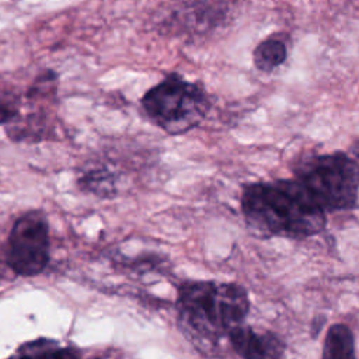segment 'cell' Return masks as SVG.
Listing matches in <instances>:
<instances>
[{
    "instance_id": "8",
    "label": "cell",
    "mask_w": 359,
    "mask_h": 359,
    "mask_svg": "<svg viewBox=\"0 0 359 359\" xmlns=\"http://www.w3.org/2000/svg\"><path fill=\"white\" fill-rule=\"evenodd\" d=\"M321 359H356L353 334L348 325L334 324L328 328Z\"/></svg>"
},
{
    "instance_id": "2",
    "label": "cell",
    "mask_w": 359,
    "mask_h": 359,
    "mask_svg": "<svg viewBox=\"0 0 359 359\" xmlns=\"http://www.w3.org/2000/svg\"><path fill=\"white\" fill-rule=\"evenodd\" d=\"M177 309L187 331L215 341L243 325L250 299L245 287L234 282L188 280L178 289Z\"/></svg>"
},
{
    "instance_id": "12",
    "label": "cell",
    "mask_w": 359,
    "mask_h": 359,
    "mask_svg": "<svg viewBox=\"0 0 359 359\" xmlns=\"http://www.w3.org/2000/svg\"><path fill=\"white\" fill-rule=\"evenodd\" d=\"M351 150H352V153H353V156L356 157V158H359V139H356L355 142H353V144H352V147H351Z\"/></svg>"
},
{
    "instance_id": "1",
    "label": "cell",
    "mask_w": 359,
    "mask_h": 359,
    "mask_svg": "<svg viewBox=\"0 0 359 359\" xmlns=\"http://www.w3.org/2000/svg\"><path fill=\"white\" fill-rule=\"evenodd\" d=\"M240 208L248 230L261 238L304 240L327 224L325 210L296 180L251 182L241 192Z\"/></svg>"
},
{
    "instance_id": "10",
    "label": "cell",
    "mask_w": 359,
    "mask_h": 359,
    "mask_svg": "<svg viewBox=\"0 0 359 359\" xmlns=\"http://www.w3.org/2000/svg\"><path fill=\"white\" fill-rule=\"evenodd\" d=\"M8 359H80L77 351L72 348H57L55 342L38 341L28 344L22 352Z\"/></svg>"
},
{
    "instance_id": "6",
    "label": "cell",
    "mask_w": 359,
    "mask_h": 359,
    "mask_svg": "<svg viewBox=\"0 0 359 359\" xmlns=\"http://www.w3.org/2000/svg\"><path fill=\"white\" fill-rule=\"evenodd\" d=\"M233 349L243 359H282L285 344L269 331L257 332L251 327L238 325L229 332Z\"/></svg>"
},
{
    "instance_id": "5",
    "label": "cell",
    "mask_w": 359,
    "mask_h": 359,
    "mask_svg": "<svg viewBox=\"0 0 359 359\" xmlns=\"http://www.w3.org/2000/svg\"><path fill=\"white\" fill-rule=\"evenodd\" d=\"M50 258L49 224L43 212L28 210L20 215L8 234L6 262L20 276L43 272Z\"/></svg>"
},
{
    "instance_id": "7",
    "label": "cell",
    "mask_w": 359,
    "mask_h": 359,
    "mask_svg": "<svg viewBox=\"0 0 359 359\" xmlns=\"http://www.w3.org/2000/svg\"><path fill=\"white\" fill-rule=\"evenodd\" d=\"M287 59V45L286 42L275 35H271L254 48L252 63L257 70L264 73H271L276 67L282 66Z\"/></svg>"
},
{
    "instance_id": "9",
    "label": "cell",
    "mask_w": 359,
    "mask_h": 359,
    "mask_svg": "<svg viewBox=\"0 0 359 359\" xmlns=\"http://www.w3.org/2000/svg\"><path fill=\"white\" fill-rule=\"evenodd\" d=\"M116 177L114 172H111L108 168H91L87 170L79 180V184L83 189H87L88 192H93L102 198H111L114 196L116 188H115Z\"/></svg>"
},
{
    "instance_id": "11",
    "label": "cell",
    "mask_w": 359,
    "mask_h": 359,
    "mask_svg": "<svg viewBox=\"0 0 359 359\" xmlns=\"http://www.w3.org/2000/svg\"><path fill=\"white\" fill-rule=\"evenodd\" d=\"M15 114L17 111L11 105L0 102V125L4 122H8L13 116H15Z\"/></svg>"
},
{
    "instance_id": "4",
    "label": "cell",
    "mask_w": 359,
    "mask_h": 359,
    "mask_svg": "<svg viewBox=\"0 0 359 359\" xmlns=\"http://www.w3.org/2000/svg\"><path fill=\"white\" fill-rule=\"evenodd\" d=\"M140 105L146 116L161 130L168 135H184L206 118L210 100L198 83L170 73L143 94Z\"/></svg>"
},
{
    "instance_id": "3",
    "label": "cell",
    "mask_w": 359,
    "mask_h": 359,
    "mask_svg": "<svg viewBox=\"0 0 359 359\" xmlns=\"http://www.w3.org/2000/svg\"><path fill=\"white\" fill-rule=\"evenodd\" d=\"M299 181L327 212L351 210L359 196V163L344 151L303 157L293 168Z\"/></svg>"
}]
</instances>
